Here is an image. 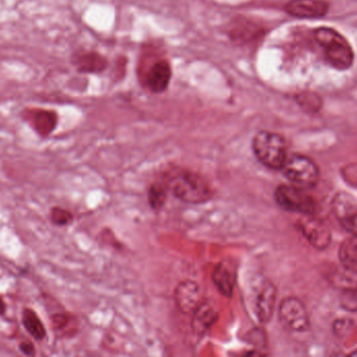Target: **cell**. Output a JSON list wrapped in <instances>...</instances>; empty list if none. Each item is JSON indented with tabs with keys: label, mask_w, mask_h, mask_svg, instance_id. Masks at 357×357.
Instances as JSON below:
<instances>
[{
	"label": "cell",
	"mask_w": 357,
	"mask_h": 357,
	"mask_svg": "<svg viewBox=\"0 0 357 357\" xmlns=\"http://www.w3.org/2000/svg\"><path fill=\"white\" fill-rule=\"evenodd\" d=\"M314 39L324 50L327 62L337 71H347L354 65L351 44L337 29L322 27L314 31Z\"/></svg>",
	"instance_id": "6da1fadb"
},
{
	"label": "cell",
	"mask_w": 357,
	"mask_h": 357,
	"mask_svg": "<svg viewBox=\"0 0 357 357\" xmlns=\"http://www.w3.org/2000/svg\"><path fill=\"white\" fill-rule=\"evenodd\" d=\"M252 147L258 161L268 169L281 170L289 156L284 138L275 132H258L254 136Z\"/></svg>",
	"instance_id": "7a4b0ae2"
},
{
	"label": "cell",
	"mask_w": 357,
	"mask_h": 357,
	"mask_svg": "<svg viewBox=\"0 0 357 357\" xmlns=\"http://www.w3.org/2000/svg\"><path fill=\"white\" fill-rule=\"evenodd\" d=\"M169 188L177 198L190 205L206 203L211 197V191L203 178L191 172H178L169 180Z\"/></svg>",
	"instance_id": "3957f363"
},
{
	"label": "cell",
	"mask_w": 357,
	"mask_h": 357,
	"mask_svg": "<svg viewBox=\"0 0 357 357\" xmlns=\"http://www.w3.org/2000/svg\"><path fill=\"white\" fill-rule=\"evenodd\" d=\"M281 171L291 184L305 190L314 188L320 177L317 163L310 157L301 154L289 155Z\"/></svg>",
	"instance_id": "277c9868"
},
{
	"label": "cell",
	"mask_w": 357,
	"mask_h": 357,
	"mask_svg": "<svg viewBox=\"0 0 357 357\" xmlns=\"http://www.w3.org/2000/svg\"><path fill=\"white\" fill-rule=\"evenodd\" d=\"M307 191L291 184H282L277 188L275 199L279 207L287 211L303 216L314 215L317 211V203Z\"/></svg>",
	"instance_id": "5b68a950"
},
{
	"label": "cell",
	"mask_w": 357,
	"mask_h": 357,
	"mask_svg": "<svg viewBox=\"0 0 357 357\" xmlns=\"http://www.w3.org/2000/svg\"><path fill=\"white\" fill-rule=\"evenodd\" d=\"M279 319L285 328L294 333H304L310 324L307 309L297 298H287L281 302Z\"/></svg>",
	"instance_id": "8992f818"
},
{
	"label": "cell",
	"mask_w": 357,
	"mask_h": 357,
	"mask_svg": "<svg viewBox=\"0 0 357 357\" xmlns=\"http://www.w3.org/2000/svg\"><path fill=\"white\" fill-rule=\"evenodd\" d=\"M261 25L245 17H235L228 27V36L236 45H247L258 41L264 36Z\"/></svg>",
	"instance_id": "52a82bcc"
},
{
	"label": "cell",
	"mask_w": 357,
	"mask_h": 357,
	"mask_svg": "<svg viewBox=\"0 0 357 357\" xmlns=\"http://www.w3.org/2000/svg\"><path fill=\"white\" fill-rule=\"evenodd\" d=\"M284 12L299 19H320L328 14L326 0H289L284 4Z\"/></svg>",
	"instance_id": "ba28073f"
},
{
	"label": "cell",
	"mask_w": 357,
	"mask_h": 357,
	"mask_svg": "<svg viewBox=\"0 0 357 357\" xmlns=\"http://www.w3.org/2000/svg\"><path fill=\"white\" fill-rule=\"evenodd\" d=\"M300 228L308 242L317 249H325L331 240V231L324 222L314 215H304L300 221Z\"/></svg>",
	"instance_id": "9c48e42d"
},
{
	"label": "cell",
	"mask_w": 357,
	"mask_h": 357,
	"mask_svg": "<svg viewBox=\"0 0 357 357\" xmlns=\"http://www.w3.org/2000/svg\"><path fill=\"white\" fill-rule=\"evenodd\" d=\"M333 211L341 226L357 236V205L352 197L340 194L333 201Z\"/></svg>",
	"instance_id": "30bf717a"
},
{
	"label": "cell",
	"mask_w": 357,
	"mask_h": 357,
	"mask_svg": "<svg viewBox=\"0 0 357 357\" xmlns=\"http://www.w3.org/2000/svg\"><path fill=\"white\" fill-rule=\"evenodd\" d=\"M175 301L183 314H193L203 303L201 289L197 283L189 280L181 282L176 289Z\"/></svg>",
	"instance_id": "8fae6325"
},
{
	"label": "cell",
	"mask_w": 357,
	"mask_h": 357,
	"mask_svg": "<svg viewBox=\"0 0 357 357\" xmlns=\"http://www.w3.org/2000/svg\"><path fill=\"white\" fill-rule=\"evenodd\" d=\"M172 80V67L169 61L160 60L146 71V84L150 92L162 94L169 88Z\"/></svg>",
	"instance_id": "7c38bea8"
},
{
	"label": "cell",
	"mask_w": 357,
	"mask_h": 357,
	"mask_svg": "<svg viewBox=\"0 0 357 357\" xmlns=\"http://www.w3.org/2000/svg\"><path fill=\"white\" fill-rule=\"evenodd\" d=\"M212 280L218 291L225 297L232 296L233 289L236 281V274L228 263H220L214 268Z\"/></svg>",
	"instance_id": "4fadbf2b"
},
{
	"label": "cell",
	"mask_w": 357,
	"mask_h": 357,
	"mask_svg": "<svg viewBox=\"0 0 357 357\" xmlns=\"http://www.w3.org/2000/svg\"><path fill=\"white\" fill-rule=\"evenodd\" d=\"M31 125L38 136L45 138L56 130L58 126V115L52 110H36L31 113Z\"/></svg>",
	"instance_id": "5bb4252c"
},
{
	"label": "cell",
	"mask_w": 357,
	"mask_h": 357,
	"mask_svg": "<svg viewBox=\"0 0 357 357\" xmlns=\"http://www.w3.org/2000/svg\"><path fill=\"white\" fill-rule=\"evenodd\" d=\"M276 303V289L272 283L262 287L257 300V316L261 323H268L272 318Z\"/></svg>",
	"instance_id": "9a60e30c"
},
{
	"label": "cell",
	"mask_w": 357,
	"mask_h": 357,
	"mask_svg": "<svg viewBox=\"0 0 357 357\" xmlns=\"http://www.w3.org/2000/svg\"><path fill=\"white\" fill-rule=\"evenodd\" d=\"M192 314L193 331L199 335L205 333L218 319L215 308L204 302L193 312Z\"/></svg>",
	"instance_id": "2e32d148"
},
{
	"label": "cell",
	"mask_w": 357,
	"mask_h": 357,
	"mask_svg": "<svg viewBox=\"0 0 357 357\" xmlns=\"http://www.w3.org/2000/svg\"><path fill=\"white\" fill-rule=\"evenodd\" d=\"M75 66L79 73H100L108 66V61L96 52H84L75 58Z\"/></svg>",
	"instance_id": "e0dca14e"
},
{
	"label": "cell",
	"mask_w": 357,
	"mask_h": 357,
	"mask_svg": "<svg viewBox=\"0 0 357 357\" xmlns=\"http://www.w3.org/2000/svg\"><path fill=\"white\" fill-rule=\"evenodd\" d=\"M22 324L25 330L36 341H43L46 337V328L44 326L41 319L38 316L35 310L31 308H23L22 310Z\"/></svg>",
	"instance_id": "ac0fdd59"
},
{
	"label": "cell",
	"mask_w": 357,
	"mask_h": 357,
	"mask_svg": "<svg viewBox=\"0 0 357 357\" xmlns=\"http://www.w3.org/2000/svg\"><path fill=\"white\" fill-rule=\"evenodd\" d=\"M340 260L348 272L357 275V236L352 235L344 241L340 249Z\"/></svg>",
	"instance_id": "d6986e66"
},
{
	"label": "cell",
	"mask_w": 357,
	"mask_h": 357,
	"mask_svg": "<svg viewBox=\"0 0 357 357\" xmlns=\"http://www.w3.org/2000/svg\"><path fill=\"white\" fill-rule=\"evenodd\" d=\"M52 328L58 337H65L73 335L75 331V318L68 314H56L52 316Z\"/></svg>",
	"instance_id": "ffe728a7"
},
{
	"label": "cell",
	"mask_w": 357,
	"mask_h": 357,
	"mask_svg": "<svg viewBox=\"0 0 357 357\" xmlns=\"http://www.w3.org/2000/svg\"><path fill=\"white\" fill-rule=\"evenodd\" d=\"M297 104L307 113H318L323 107V99L320 94L312 92H302L296 96Z\"/></svg>",
	"instance_id": "44dd1931"
},
{
	"label": "cell",
	"mask_w": 357,
	"mask_h": 357,
	"mask_svg": "<svg viewBox=\"0 0 357 357\" xmlns=\"http://www.w3.org/2000/svg\"><path fill=\"white\" fill-rule=\"evenodd\" d=\"M50 217V221L58 226H69L73 221V213L61 207H52Z\"/></svg>",
	"instance_id": "7402d4cb"
},
{
	"label": "cell",
	"mask_w": 357,
	"mask_h": 357,
	"mask_svg": "<svg viewBox=\"0 0 357 357\" xmlns=\"http://www.w3.org/2000/svg\"><path fill=\"white\" fill-rule=\"evenodd\" d=\"M165 199H167V193L162 187L153 186L149 192V201L150 205H152L153 209H161L165 205Z\"/></svg>",
	"instance_id": "603a6c76"
},
{
	"label": "cell",
	"mask_w": 357,
	"mask_h": 357,
	"mask_svg": "<svg viewBox=\"0 0 357 357\" xmlns=\"http://www.w3.org/2000/svg\"><path fill=\"white\" fill-rule=\"evenodd\" d=\"M19 350H20L24 356H33L36 354L35 346H33L31 342H21V343L19 344Z\"/></svg>",
	"instance_id": "cb8c5ba5"
},
{
	"label": "cell",
	"mask_w": 357,
	"mask_h": 357,
	"mask_svg": "<svg viewBox=\"0 0 357 357\" xmlns=\"http://www.w3.org/2000/svg\"><path fill=\"white\" fill-rule=\"evenodd\" d=\"M6 312V302L3 301L1 297H0V316H3Z\"/></svg>",
	"instance_id": "d4e9b609"
}]
</instances>
